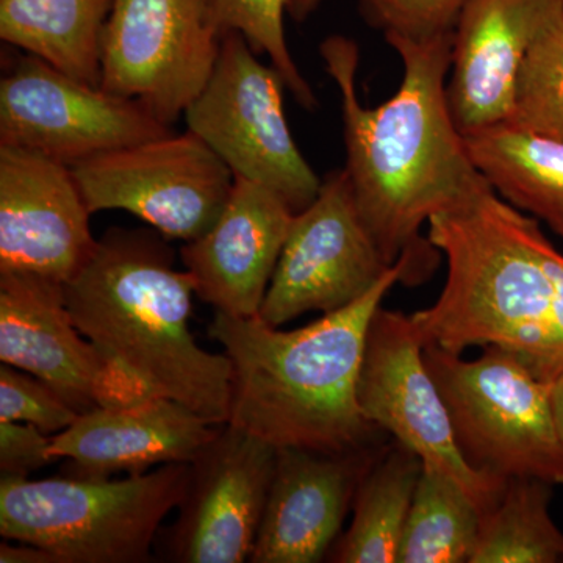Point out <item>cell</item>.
I'll return each mask as SVG.
<instances>
[{
    "label": "cell",
    "mask_w": 563,
    "mask_h": 563,
    "mask_svg": "<svg viewBox=\"0 0 563 563\" xmlns=\"http://www.w3.org/2000/svg\"><path fill=\"white\" fill-rule=\"evenodd\" d=\"M550 402L555 429L563 442V369L550 383Z\"/></svg>",
    "instance_id": "cell-32"
},
{
    "label": "cell",
    "mask_w": 563,
    "mask_h": 563,
    "mask_svg": "<svg viewBox=\"0 0 563 563\" xmlns=\"http://www.w3.org/2000/svg\"><path fill=\"white\" fill-rule=\"evenodd\" d=\"M190 463L120 479L2 477L0 536L44 548L60 563H141L180 506Z\"/></svg>",
    "instance_id": "cell-5"
},
{
    "label": "cell",
    "mask_w": 563,
    "mask_h": 563,
    "mask_svg": "<svg viewBox=\"0 0 563 563\" xmlns=\"http://www.w3.org/2000/svg\"><path fill=\"white\" fill-rule=\"evenodd\" d=\"M91 213L124 210L188 243L220 218L235 176L195 133L107 152L70 166Z\"/></svg>",
    "instance_id": "cell-9"
},
{
    "label": "cell",
    "mask_w": 563,
    "mask_h": 563,
    "mask_svg": "<svg viewBox=\"0 0 563 563\" xmlns=\"http://www.w3.org/2000/svg\"><path fill=\"white\" fill-rule=\"evenodd\" d=\"M220 428L173 399L144 395L80 413L52 437L49 455L68 462L65 476L107 479L191 463Z\"/></svg>",
    "instance_id": "cell-18"
},
{
    "label": "cell",
    "mask_w": 563,
    "mask_h": 563,
    "mask_svg": "<svg viewBox=\"0 0 563 563\" xmlns=\"http://www.w3.org/2000/svg\"><path fill=\"white\" fill-rule=\"evenodd\" d=\"M357 399L366 420L390 432L422 465L453 477L481 514L501 499L509 479L477 472L463 457L442 393L426 365L424 342L412 314L383 307L374 313Z\"/></svg>",
    "instance_id": "cell-8"
},
{
    "label": "cell",
    "mask_w": 563,
    "mask_h": 563,
    "mask_svg": "<svg viewBox=\"0 0 563 563\" xmlns=\"http://www.w3.org/2000/svg\"><path fill=\"white\" fill-rule=\"evenodd\" d=\"M113 0H0V38L101 87L102 36Z\"/></svg>",
    "instance_id": "cell-20"
},
{
    "label": "cell",
    "mask_w": 563,
    "mask_h": 563,
    "mask_svg": "<svg viewBox=\"0 0 563 563\" xmlns=\"http://www.w3.org/2000/svg\"><path fill=\"white\" fill-rule=\"evenodd\" d=\"M463 457L477 472L563 485V442L555 429L550 384L512 351L484 347L476 361L426 344Z\"/></svg>",
    "instance_id": "cell-6"
},
{
    "label": "cell",
    "mask_w": 563,
    "mask_h": 563,
    "mask_svg": "<svg viewBox=\"0 0 563 563\" xmlns=\"http://www.w3.org/2000/svg\"><path fill=\"white\" fill-rule=\"evenodd\" d=\"M465 140L493 190L563 239V141L507 124Z\"/></svg>",
    "instance_id": "cell-21"
},
{
    "label": "cell",
    "mask_w": 563,
    "mask_h": 563,
    "mask_svg": "<svg viewBox=\"0 0 563 563\" xmlns=\"http://www.w3.org/2000/svg\"><path fill=\"white\" fill-rule=\"evenodd\" d=\"M295 214L276 192L235 177L217 222L180 250L196 296L214 312L232 317L261 313Z\"/></svg>",
    "instance_id": "cell-17"
},
{
    "label": "cell",
    "mask_w": 563,
    "mask_h": 563,
    "mask_svg": "<svg viewBox=\"0 0 563 563\" xmlns=\"http://www.w3.org/2000/svg\"><path fill=\"white\" fill-rule=\"evenodd\" d=\"M387 43L401 57L402 80L373 109L357 95V43L329 36L320 55L342 96L344 169L363 221L385 262L395 265L407 255L413 284H420L440 252L421 239L422 225L490 184L474 165L451 111L446 77L454 33Z\"/></svg>",
    "instance_id": "cell-1"
},
{
    "label": "cell",
    "mask_w": 563,
    "mask_h": 563,
    "mask_svg": "<svg viewBox=\"0 0 563 563\" xmlns=\"http://www.w3.org/2000/svg\"><path fill=\"white\" fill-rule=\"evenodd\" d=\"M52 435L27 422L0 421V473L2 477H29L54 459Z\"/></svg>",
    "instance_id": "cell-29"
},
{
    "label": "cell",
    "mask_w": 563,
    "mask_h": 563,
    "mask_svg": "<svg viewBox=\"0 0 563 563\" xmlns=\"http://www.w3.org/2000/svg\"><path fill=\"white\" fill-rule=\"evenodd\" d=\"M79 413L38 377L2 363L0 366V421L27 422L47 435H57Z\"/></svg>",
    "instance_id": "cell-28"
},
{
    "label": "cell",
    "mask_w": 563,
    "mask_h": 563,
    "mask_svg": "<svg viewBox=\"0 0 563 563\" xmlns=\"http://www.w3.org/2000/svg\"><path fill=\"white\" fill-rule=\"evenodd\" d=\"M553 485L510 477L498 504L481 518L470 563L563 562V532L550 512Z\"/></svg>",
    "instance_id": "cell-23"
},
{
    "label": "cell",
    "mask_w": 563,
    "mask_h": 563,
    "mask_svg": "<svg viewBox=\"0 0 563 563\" xmlns=\"http://www.w3.org/2000/svg\"><path fill=\"white\" fill-rule=\"evenodd\" d=\"M0 361L38 377L77 413L150 395L81 335L65 287L0 274Z\"/></svg>",
    "instance_id": "cell-14"
},
{
    "label": "cell",
    "mask_w": 563,
    "mask_h": 563,
    "mask_svg": "<svg viewBox=\"0 0 563 563\" xmlns=\"http://www.w3.org/2000/svg\"><path fill=\"white\" fill-rule=\"evenodd\" d=\"M277 448L231 424L190 463V483L166 540L179 563L250 561L272 487Z\"/></svg>",
    "instance_id": "cell-13"
},
{
    "label": "cell",
    "mask_w": 563,
    "mask_h": 563,
    "mask_svg": "<svg viewBox=\"0 0 563 563\" xmlns=\"http://www.w3.org/2000/svg\"><path fill=\"white\" fill-rule=\"evenodd\" d=\"M321 0H288V14L296 22H303L320 7Z\"/></svg>",
    "instance_id": "cell-33"
},
{
    "label": "cell",
    "mask_w": 563,
    "mask_h": 563,
    "mask_svg": "<svg viewBox=\"0 0 563 563\" xmlns=\"http://www.w3.org/2000/svg\"><path fill=\"white\" fill-rule=\"evenodd\" d=\"M221 40L206 0H113L101 88L140 102L172 128L209 81Z\"/></svg>",
    "instance_id": "cell-11"
},
{
    "label": "cell",
    "mask_w": 563,
    "mask_h": 563,
    "mask_svg": "<svg viewBox=\"0 0 563 563\" xmlns=\"http://www.w3.org/2000/svg\"><path fill=\"white\" fill-rule=\"evenodd\" d=\"M169 133L140 102L74 79L25 52L0 80V146L74 166Z\"/></svg>",
    "instance_id": "cell-10"
},
{
    "label": "cell",
    "mask_w": 563,
    "mask_h": 563,
    "mask_svg": "<svg viewBox=\"0 0 563 563\" xmlns=\"http://www.w3.org/2000/svg\"><path fill=\"white\" fill-rule=\"evenodd\" d=\"M428 225L448 277L440 298L412 314L424 346L461 355L472 346L506 347L550 384L563 369V351L539 222L487 185Z\"/></svg>",
    "instance_id": "cell-4"
},
{
    "label": "cell",
    "mask_w": 563,
    "mask_h": 563,
    "mask_svg": "<svg viewBox=\"0 0 563 563\" xmlns=\"http://www.w3.org/2000/svg\"><path fill=\"white\" fill-rule=\"evenodd\" d=\"M285 88L276 68L262 63L239 32H228L209 81L184 118L233 176L263 185L299 213L317 199L322 179L292 139Z\"/></svg>",
    "instance_id": "cell-7"
},
{
    "label": "cell",
    "mask_w": 563,
    "mask_h": 563,
    "mask_svg": "<svg viewBox=\"0 0 563 563\" xmlns=\"http://www.w3.org/2000/svg\"><path fill=\"white\" fill-rule=\"evenodd\" d=\"M540 254H542L544 266L550 273L554 288V321L559 343L563 351V254L555 250L547 236H540Z\"/></svg>",
    "instance_id": "cell-30"
},
{
    "label": "cell",
    "mask_w": 563,
    "mask_h": 563,
    "mask_svg": "<svg viewBox=\"0 0 563 563\" xmlns=\"http://www.w3.org/2000/svg\"><path fill=\"white\" fill-rule=\"evenodd\" d=\"M91 214L70 166L0 146V274L65 287L98 242Z\"/></svg>",
    "instance_id": "cell-15"
},
{
    "label": "cell",
    "mask_w": 563,
    "mask_h": 563,
    "mask_svg": "<svg viewBox=\"0 0 563 563\" xmlns=\"http://www.w3.org/2000/svg\"><path fill=\"white\" fill-rule=\"evenodd\" d=\"M507 125L563 141V18L526 55Z\"/></svg>",
    "instance_id": "cell-26"
},
{
    "label": "cell",
    "mask_w": 563,
    "mask_h": 563,
    "mask_svg": "<svg viewBox=\"0 0 563 563\" xmlns=\"http://www.w3.org/2000/svg\"><path fill=\"white\" fill-rule=\"evenodd\" d=\"M195 280L177 269L155 229L110 228L65 284V301L85 339L150 395L165 396L214 426L229 421L232 366L203 350L190 324Z\"/></svg>",
    "instance_id": "cell-3"
},
{
    "label": "cell",
    "mask_w": 563,
    "mask_h": 563,
    "mask_svg": "<svg viewBox=\"0 0 563 563\" xmlns=\"http://www.w3.org/2000/svg\"><path fill=\"white\" fill-rule=\"evenodd\" d=\"M563 18V0H465L454 27L448 84L463 136L507 124L532 44Z\"/></svg>",
    "instance_id": "cell-16"
},
{
    "label": "cell",
    "mask_w": 563,
    "mask_h": 563,
    "mask_svg": "<svg viewBox=\"0 0 563 563\" xmlns=\"http://www.w3.org/2000/svg\"><path fill=\"white\" fill-rule=\"evenodd\" d=\"M410 279L412 262L404 255L357 301L295 331H279L258 314L214 312L209 335L232 366L225 424L277 450L339 454L366 448L379 431L357 399L366 336L393 285Z\"/></svg>",
    "instance_id": "cell-2"
},
{
    "label": "cell",
    "mask_w": 563,
    "mask_h": 563,
    "mask_svg": "<svg viewBox=\"0 0 563 563\" xmlns=\"http://www.w3.org/2000/svg\"><path fill=\"white\" fill-rule=\"evenodd\" d=\"M421 470V459L399 443L369 465L355 492L354 515L332 553L333 562L398 563Z\"/></svg>",
    "instance_id": "cell-22"
},
{
    "label": "cell",
    "mask_w": 563,
    "mask_h": 563,
    "mask_svg": "<svg viewBox=\"0 0 563 563\" xmlns=\"http://www.w3.org/2000/svg\"><path fill=\"white\" fill-rule=\"evenodd\" d=\"M0 562L2 563H60L54 554L44 548L18 540H7L0 544Z\"/></svg>",
    "instance_id": "cell-31"
},
{
    "label": "cell",
    "mask_w": 563,
    "mask_h": 563,
    "mask_svg": "<svg viewBox=\"0 0 563 563\" xmlns=\"http://www.w3.org/2000/svg\"><path fill=\"white\" fill-rule=\"evenodd\" d=\"M206 5L221 35L239 32L255 54L269 58L299 106L317 109V96L288 49L284 24L288 0H206Z\"/></svg>",
    "instance_id": "cell-25"
},
{
    "label": "cell",
    "mask_w": 563,
    "mask_h": 563,
    "mask_svg": "<svg viewBox=\"0 0 563 563\" xmlns=\"http://www.w3.org/2000/svg\"><path fill=\"white\" fill-rule=\"evenodd\" d=\"M481 518L476 504L453 477L422 465L398 563H470Z\"/></svg>",
    "instance_id": "cell-24"
},
{
    "label": "cell",
    "mask_w": 563,
    "mask_h": 563,
    "mask_svg": "<svg viewBox=\"0 0 563 563\" xmlns=\"http://www.w3.org/2000/svg\"><path fill=\"white\" fill-rule=\"evenodd\" d=\"M363 21L385 41L431 40L454 33L465 0H354Z\"/></svg>",
    "instance_id": "cell-27"
},
{
    "label": "cell",
    "mask_w": 563,
    "mask_h": 563,
    "mask_svg": "<svg viewBox=\"0 0 563 563\" xmlns=\"http://www.w3.org/2000/svg\"><path fill=\"white\" fill-rule=\"evenodd\" d=\"M391 266L363 221L346 169H336L295 214L258 317L280 328L303 313L335 312L372 290Z\"/></svg>",
    "instance_id": "cell-12"
},
{
    "label": "cell",
    "mask_w": 563,
    "mask_h": 563,
    "mask_svg": "<svg viewBox=\"0 0 563 563\" xmlns=\"http://www.w3.org/2000/svg\"><path fill=\"white\" fill-rule=\"evenodd\" d=\"M374 461L366 448L339 454L277 450L250 562H321L340 536L363 474Z\"/></svg>",
    "instance_id": "cell-19"
}]
</instances>
